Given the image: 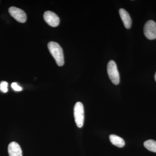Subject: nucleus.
Segmentation results:
<instances>
[{
  "label": "nucleus",
  "mask_w": 156,
  "mask_h": 156,
  "mask_svg": "<svg viewBox=\"0 0 156 156\" xmlns=\"http://www.w3.org/2000/svg\"><path fill=\"white\" fill-rule=\"evenodd\" d=\"M48 48L57 64L58 66H62L64 64V58L61 46L56 42L51 41L48 43Z\"/></svg>",
  "instance_id": "1"
},
{
  "label": "nucleus",
  "mask_w": 156,
  "mask_h": 156,
  "mask_svg": "<svg viewBox=\"0 0 156 156\" xmlns=\"http://www.w3.org/2000/svg\"><path fill=\"white\" fill-rule=\"evenodd\" d=\"M107 73L109 78L115 85H118L120 83V76L117 65L113 60H110L107 65Z\"/></svg>",
  "instance_id": "2"
},
{
  "label": "nucleus",
  "mask_w": 156,
  "mask_h": 156,
  "mask_svg": "<svg viewBox=\"0 0 156 156\" xmlns=\"http://www.w3.org/2000/svg\"><path fill=\"white\" fill-rule=\"evenodd\" d=\"M74 116L77 126L82 128L84 124V110L83 105L81 102L76 103L74 107Z\"/></svg>",
  "instance_id": "3"
},
{
  "label": "nucleus",
  "mask_w": 156,
  "mask_h": 156,
  "mask_svg": "<svg viewBox=\"0 0 156 156\" xmlns=\"http://www.w3.org/2000/svg\"><path fill=\"white\" fill-rule=\"evenodd\" d=\"M144 35L150 40L156 39V23L154 21L149 20L146 23L144 27Z\"/></svg>",
  "instance_id": "4"
},
{
  "label": "nucleus",
  "mask_w": 156,
  "mask_h": 156,
  "mask_svg": "<svg viewBox=\"0 0 156 156\" xmlns=\"http://www.w3.org/2000/svg\"><path fill=\"white\" fill-rule=\"evenodd\" d=\"M9 14L18 22L25 23L27 20V15L24 11L15 7H11L9 9Z\"/></svg>",
  "instance_id": "5"
},
{
  "label": "nucleus",
  "mask_w": 156,
  "mask_h": 156,
  "mask_svg": "<svg viewBox=\"0 0 156 156\" xmlns=\"http://www.w3.org/2000/svg\"><path fill=\"white\" fill-rule=\"evenodd\" d=\"M44 19L48 25L52 27L58 26L59 23V18L57 14L51 11H47L44 15Z\"/></svg>",
  "instance_id": "6"
},
{
  "label": "nucleus",
  "mask_w": 156,
  "mask_h": 156,
  "mask_svg": "<svg viewBox=\"0 0 156 156\" xmlns=\"http://www.w3.org/2000/svg\"><path fill=\"white\" fill-rule=\"evenodd\" d=\"M8 152L9 156H23L21 147L16 142H11L9 144Z\"/></svg>",
  "instance_id": "7"
},
{
  "label": "nucleus",
  "mask_w": 156,
  "mask_h": 156,
  "mask_svg": "<svg viewBox=\"0 0 156 156\" xmlns=\"http://www.w3.org/2000/svg\"><path fill=\"white\" fill-rule=\"evenodd\" d=\"M119 13L125 27L127 29L131 28L132 21L129 13L125 9H120Z\"/></svg>",
  "instance_id": "8"
},
{
  "label": "nucleus",
  "mask_w": 156,
  "mask_h": 156,
  "mask_svg": "<svg viewBox=\"0 0 156 156\" xmlns=\"http://www.w3.org/2000/svg\"><path fill=\"white\" fill-rule=\"evenodd\" d=\"M110 140L113 145L119 147H122L125 145V142L122 137L115 134H111L109 136Z\"/></svg>",
  "instance_id": "9"
},
{
  "label": "nucleus",
  "mask_w": 156,
  "mask_h": 156,
  "mask_svg": "<svg viewBox=\"0 0 156 156\" xmlns=\"http://www.w3.org/2000/svg\"><path fill=\"white\" fill-rule=\"evenodd\" d=\"M144 147L151 151L156 153V141L153 140H148L144 142Z\"/></svg>",
  "instance_id": "10"
},
{
  "label": "nucleus",
  "mask_w": 156,
  "mask_h": 156,
  "mask_svg": "<svg viewBox=\"0 0 156 156\" xmlns=\"http://www.w3.org/2000/svg\"><path fill=\"white\" fill-rule=\"evenodd\" d=\"M8 83L5 81H2L0 83V90L2 92L6 93L8 91Z\"/></svg>",
  "instance_id": "11"
},
{
  "label": "nucleus",
  "mask_w": 156,
  "mask_h": 156,
  "mask_svg": "<svg viewBox=\"0 0 156 156\" xmlns=\"http://www.w3.org/2000/svg\"><path fill=\"white\" fill-rule=\"evenodd\" d=\"M11 87L12 89L15 90V91H20L22 90V88L20 87L17 83H13L11 84Z\"/></svg>",
  "instance_id": "12"
},
{
  "label": "nucleus",
  "mask_w": 156,
  "mask_h": 156,
  "mask_svg": "<svg viewBox=\"0 0 156 156\" xmlns=\"http://www.w3.org/2000/svg\"><path fill=\"white\" fill-rule=\"evenodd\" d=\"M154 78H155V81H156V73H155V75Z\"/></svg>",
  "instance_id": "13"
}]
</instances>
